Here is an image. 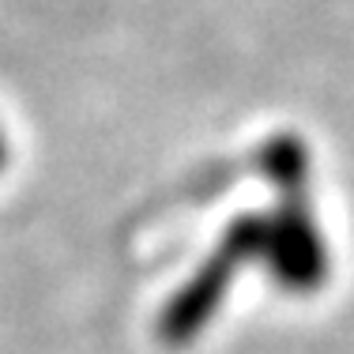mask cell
<instances>
[{"mask_svg":"<svg viewBox=\"0 0 354 354\" xmlns=\"http://www.w3.org/2000/svg\"><path fill=\"white\" fill-rule=\"evenodd\" d=\"M8 162H12V140H8V129L0 124V174L8 170Z\"/></svg>","mask_w":354,"mask_h":354,"instance_id":"1","label":"cell"}]
</instances>
